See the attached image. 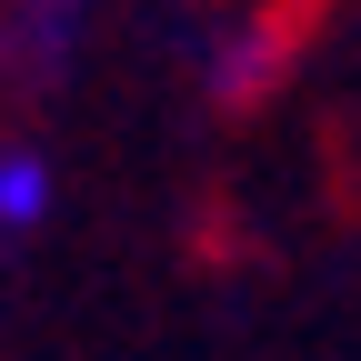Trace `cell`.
<instances>
[{
	"label": "cell",
	"instance_id": "cell-1",
	"mask_svg": "<svg viewBox=\"0 0 361 361\" xmlns=\"http://www.w3.org/2000/svg\"><path fill=\"white\" fill-rule=\"evenodd\" d=\"M40 211H51V171H40L30 151H11L0 161V231H30Z\"/></svg>",
	"mask_w": 361,
	"mask_h": 361
}]
</instances>
